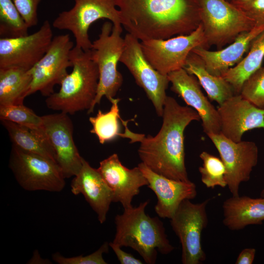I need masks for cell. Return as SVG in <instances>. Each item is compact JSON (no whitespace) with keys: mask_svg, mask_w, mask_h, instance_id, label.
Wrapping results in <instances>:
<instances>
[{"mask_svg":"<svg viewBox=\"0 0 264 264\" xmlns=\"http://www.w3.org/2000/svg\"><path fill=\"white\" fill-rule=\"evenodd\" d=\"M53 37L51 25L45 20L35 32L11 38H0V68L31 69L48 50Z\"/></svg>","mask_w":264,"mask_h":264,"instance_id":"obj_15","label":"cell"},{"mask_svg":"<svg viewBox=\"0 0 264 264\" xmlns=\"http://www.w3.org/2000/svg\"><path fill=\"white\" fill-rule=\"evenodd\" d=\"M223 223L232 231L240 230L249 225L261 224L264 221V198L232 196L222 204Z\"/></svg>","mask_w":264,"mask_h":264,"instance_id":"obj_22","label":"cell"},{"mask_svg":"<svg viewBox=\"0 0 264 264\" xmlns=\"http://www.w3.org/2000/svg\"><path fill=\"white\" fill-rule=\"evenodd\" d=\"M183 68L190 74L198 79L208 98L216 101L219 105L235 95L230 84L223 77L210 73L199 56L193 52L188 55Z\"/></svg>","mask_w":264,"mask_h":264,"instance_id":"obj_23","label":"cell"},{"mask_svg":"<svg viewBox=\"0 0 264 264\" xmlns=\"http://www.w3.org/2000/svg\"><path fill=\"white\" fill-rule=\"evenodd\" d=\"M167 76L172 84L171 90L198 113L203 132L206 134L220 133V122L217 108L204 95L197 77L183 68L170 72Z\"/></svg>","mask_w":264,"mask_h":264,"instance_id":"obj_17","label":"cell"},{"mask_svg":"<svg viewBox=\"0 0 264 264\" xmlns=\"http://www.w3.org/2000/svg\"><path fill=\"white\" fill-rule=\"evenodd\" d=\"M109 247V243L105 242L98 250L85 256L81 255L72 257H66L56 252L52 254V258L54 262L59 264H107L103 255L108 252Z\"/></svg>","mask_w":264,"mask_h":264,"instance_id":"obj_32","label":"cell"},{"mask_svg":"<svg viewBox=\"0 0 264 264\" xmlns=\"http://www.w3.org/2000/svg\"><path fill=\"white\" fill-rule=\"evenodd\" d=\"M113 194V202H119L124 209L133 207V197L148 182L137 166L130 169L122 165L116 154L100 162L97 168Z\"/></svg>","mask_w":264,"mask_h":264,"instance_id":"obj_18","label":"cell"},{"mask_svg":"<svg viewBox=\"0 0 264 264\" xmlns=\"http://www.w3.org/2000/svg\"><path fill=\"white\" fill-rule=\"evenodd\" d=\"M241 10L254 22L255 26H264V0H254Z\"/></svg>","mask_w":264,"mask_h":264,"instance_id":"obj_34","label":"cell"},{"mask_svg":"<svg viewBox=\"0 0 264 264\" xmlns=\"http://www.w3.org/2000/svg\"><path fill=\"white\" fill-rule=\"evenodd\" d=\"M256 249L253 248H246L239 253L236 264H252L255 259Z\"/></svg>","mask_w":264,"mask_h":264,"instance_id":"obj_36","label":"cell"},{"mask_svg":"<svg viewBox=\"0 0 264 264\" xmlns=\"http://www.w3.org/2000/svg\"><path fill=\"white\" fill-rule=\"evenodd\" d=\"M261 196L262 198H264V189L261 192Z\"/></svg>","mask_w":264,"mask_h":264,"instance_id":"obj_38","label":"cell"},{"mask_svg":"<svg viewBox=\"0 0 264 264\" xmlns=\"http://www.w3.org/2000/svg\"><path fill=\"white\" fill-rule=\"evenodd\" d=\"M0 119L8 120L31 130L42 129V116L23 104L0 105Z\"/></svg>","mask_w":264,"mask_h":264,"instance_id":"obj_30","label":"cell"},{"mask_svg":"<svg viewBox=\"0 0 264 264\" xmlns=\"http://www.w3.org/2000/svg\"><path fill=\"white\" fill-rule=\"evenodd\" d=\"M202 161L198 171L201 175V180L208 188L213 189L216 186L224 188L227 186L225 175L226 169L222 160L207 152L199 154Z\"/></svg>","mask_w":264,"mask_h":264,"instance_id":"obj_29","label":"cell"},{"mask_svg":"<svg viewBox=\"0 0 264 264\" xmlns=\"http://www.w3.org/2000/svg\"><path fill=\"white\" fill-rule=\"evenodd\" d=\"M120 100L119 98H112L110 101L111 106L109 111L103 112L99 110L96 116L89 118L92 126L90 132L96 135L101 144L114 139L121 133L118 108Z\"/></svg>","mask_w":264,"mask_h":264,"instance_id":"obj_27","label":"cell"},{"mask_svg":"<svg viewBox=\"0 0 264 264\" xmlns=\"http://www.w3.org/2000/svg\"><path fill=\"white\" fill-rule=\"evenodd\" d=\"M70 57L71 72L61 82L59 90L46 97L45 102L49 109L72 115L90 110L97 94L99 74L91 49L85 51L74 46Z\"/></svg>","mask_w":264,"mask_h":264,"instance_id":"obj_4","label":"cell"},{"mask_svg":"<svg viewBox=\"0 0 264 264\" xmlns=\"http://www.w3.org/2000/svg\"><path fill=\"white\" fill-rule=\"evenodd\" d=\"M199 13L208 49H220L242 33L255 26L254 22L227 0H198Z\"/></svg>","mask_w":264,"mask_h":264,"instance_id":"obj_6","label":"cell"},{"mask_svg":"<svg viewBox=\"0 0 264 264\" xmlns=\"http://www.w3.org/2000/svg\"><path fill=\"white\" fill-rule=\"evenodd\" d=\"M140 44L148 61L155 69L165 75L183 68L188 55L195 47L208 49L201 23L190 34L165 40L141 41Z\"/></svg>","mask_w":264,"mask_h":264,"instance_id":"obj_10","label":"cell"},{"mask_svg":"<svg viewBox=\"0 0 264 264\" xmlns=\"http://www.w3.org/2000/svg\"><path fill=\"white\" fill-rule=\"evenodd\" d=\"M110 247L115 253L118 261L121 264H142L141 261L135 258L130 253H127L121 249L119 245L113 242H109Z\"/></svg>","mask_w":264,"mask_h":264,"instance_id":"obj_35","label":"cell"},{"mask_svg":"<svg viewBox=\"0 0 264 264\" xmlns=\"http://www.w3.org/2000/svg\"><path fill=\"white\" fill-rule=\"evenodd\" d=\"M32 78L30 69L0 68V105L23 104Z\"/></svg>","mask_w":264,"mask_h":264,"instance_id":"obj_26","label":"cell"},{"mask_svg":"<svg viewBox=\"0 0 264 264\" xmlns=\"http://www.w3.org/2000/svg\"><path fill=\"white\" fill-rule=\"evenodd\" d=\"M149 202L148 199L137 207L125 209L122 214L115 216L116 233L112 242L121 247L132 248L146 263L154 264L158 252L167 255L175 247L170 243L161 220L146 214Z\"/></svg>","mask_w":264,"mask_h":264,"instance_id":"obj_3","label":"cell"},{"mask_svg":"<svg viewBox=\"0 0 264 264\" xmlns=\"http://www.w3.org/2000/svg\"><path fill=\"white\" fill-rule=\"evenodd\" d=\"M70 186L71 192L75 195L82 194L96 213L99 221L104 223L113 202V194L98 169L83 158L82 167Z\"/></svg>","mask_w":264,"mask_h":264,"instance_id":"obj_20","label":"cell"},{"mask_svg":"<svg viewBox=\"0 0 264 264\" xmlns=\"http://www.w3.org/2000/svg\"><path fill=\"white\" fill-rule=\"evenodd\" d=\"M42 0H13L28 27L38 23V8Z\"/></svg>","mask_w":264,"mask_h":264,"instance_id":"obj_33","label":"cell"},{"mask_svg":"<svg viewBox=\"0 0 264 264\" xmlns=\"http://www.w3.org/2000/svg\"><path fill=\"white\" fill-rule=\"evenodd\" d=\"M220 154L226 169L227 186L233 196H239L240 184L250 179L258 161L259 150L253 141L234 142L221 133L207 134Z\"/></svg>","mask_w":264,"mask_h":264,"instance_id":"obj_13","label":"cell"},{"mask_svg":"<svg viewBox=\"0 0 264 264\" xmlns=\"http://www.w3.org/2000/svg\"><path fill=\"white\" fill-rule=\"evenodd\" d=\"M0 122L7 131L12 145L24 151L39 154L57 163L55 155L42 128L39 130H31L5 120H0Z\"/></svg>","mask_w":264,"mask_h":264,"instance_id":"obj_25","label":"cell"},{"mask_svg":"<svg viewBox=\"0 0 264 264\" xmlns=\"http://www.w3.org/2000/svg\"><path fill=\"white\" fill-rule=\"evenodd\" d=\"M264 30V26L256 25L249 31L242 33L225 48L216 51L198 46L192 50L203 61L206 69L211 74L222 75L239 63L249 50L252 40Z\"/></svg>","mask_w":264,"mask_h":264,"instance_id":"obj_21","label":"cell"},{"mask_svg":"<svg viewBox=\"0 0 264 264\" xmlns=\"http://www.w3.org/2000/svg\"><path fill=\"white\" fill-rule=\"evenodd\" d=\"M254 0H230V2L234 6L242 9Z\"/></svg>","mask_w":264,"mask_h":264,"instance_id":"obj_37","label":"cell"},{"mask_svg":"<svg viewBox=\"0 0 264 264\" xmlns=\"http://www.w3.org/2000/svg\"><path fill=\"white\" fill-rule=\"evenodd\" d=\"M29 28L13 0H0V38L27 35Z\"/></svg>","mask_w":264,"mask_h":264,"instance_id":"obj_28","label":"cell"},{"mask_svg":"<svg viewBox=\"0 0 264 264\" xmlns=\"http://www.w3.org/2000/svg\"><path fill=\"white\" fill-rule=\"evenodd\" d=\"M240 94L257 107L264 109V67H260L244 82Z\"/></svg>","mask_w":264,"mask_h":264,"instance_id":"obj_31","label":"cell"},{"mask_svg":"<svg viewBox=\"0 0 264 264\" xmlns=\"http://www.w3.org/2000/svg\"><path fill=\"white\" fill-rule=\"evenodd\" d=\"M125 46L119 62L129 70L137 84L145 91L156 113L162 117L169 80L155 69L145 58L139 40L130 33L125 37Z\"/></svg>","mask_w":264,"mask_h":264,"instance_id":"obj_12","label":"cell"},{"mask_svg":"<svg viewBox=\"0 0 264 264\" xmlns=\"http://www.w3.org/2000/svg\"><path fill=\"white\" fill-rule=\"evenodd\" d=\"M122 32V25H113L111 22H106L98 39L92 42L91 58L98 66L99 78L97 94L88 114L93 112L103 96L109 101L114 98L122 85L123 77L117 70L125 46Z\"/></svg>","mask_w":264,"mask_h":264,"instance_id":"obj_5","label":"cell"},{"mask_svg":"<svg viewBox=\"0 0 264 264\" xmlns=\"http://www.w3.org/2000/svg\"><path fill=\"white\" fill-rule=\"evenodd\" d=\"M161 129L154 136L134 133L121 118L125 127L119 136L129 138L130 143H140L138 153L140 159L153 172L168 178L190 181L185 164L184 132L193 121H200L192 108L179 105L172 97L166 98Z\"/></svg>","mask_w":264,"mask_h":264,"instance_id":"obj_1","label":"cell"},{"mask_svg":"<svg viewBox=\"0 0 264 264\" xmlns=\"http://www.w3.org/2000/svg\"><path fill=\"white\" fill-rule=\"evenodd\" d=\"M138 167L148 182V186L154 193L157 201L154 210L162 218L170 219L185 199H192L197 194L196 184L192 181L171 179L150 169L143 162Z\"/></svg>","mask_w":264,"mask_h":264,"instance_id":"obj_19","label":"cell"},{"mask_svg":"<svg viewBox=\"0 0 264 264\" xmlns=\"http://www.w3.org/2000/svg\"><path fill=\"white\" fill-rule=\"evenodd\" d=\"M220 122V132L236 142L243 134L255 129H264V109H261L241 94L231 97L217 108Z\"/></svg>","mask_w":264,"mask_h":264,"instance_id":"obj_16","label":"cell"},{"mask_svg":"<svg viewBox=\"0 0 264 264\" xmlns=\"http://www.w3.org/2000/svg\"><path fill=\"white\" fill-rule=\"evenodd\" d=\"M116 6L115 0H74L73 7L60 13L52 26L58 30L69 31L74 36L75 46L89 50L92 42L88 30L93 22L106 19L113 25H122L121 12Z\"/></svg>","mask_w":264,"mask_h":264,"instance_id":"obj_8","label":"cell"},{"mask_svg":"<svg viewBox=\"0 0 264 264\" xmlns=\"http://www.w3.org/2000/svg\"><path fill=\"white\" fill-rule=\"evenodd\" d=\"M264 58V30L252 40L246 56L222 76L232 86L235 94H240L244 82L262 66Z\"/></svg>","mask_w":264,"mask_h":264,"instance_id":"obj_24","label":"cell"},{"mask_svg":"<svg viewBox=\"0 0 264 264\" xmlns=\"http://www.w3.org/2000/svg\"><path fill=\"white\" fill-rule=\"evenodd\" d=\"M9 167L19 184L27 191L59 192L65 186L66 177L56 162L13 145Z\"/></svg>","mask_w":264,"mask_h":264,"instance_id":"obj_7","label":"cell"},{"mask_svg":"<svg viewBox=\"0 0 264 264\" xmlns=\"http://www.w3.org/2000/svg\"><path fill=\"white\" fill-rule=\"evenodd\" d=\"M122 25L141 41L186 35L200 24L198 0H115Z\"/></svg>","mask_w":264,"mask_h":264,"instance_id":"obj_2","label":"cell"},{"mask_svg":"<svg viewBox=\"0 0 264 264\" xmlns=\"http://www.w3.org/2000/svg\"><path fill=\"white\" fill-rule=\"evenodd\" d=\"M210 200L194 203L185 199L170 219L171 227L181 245L183 264H200L206 259L201 236L208 222L206 209Z\"/></svg>","mask_w":264,"mask_h":264,"instance_id":"obj_9","label":"cell"},{"mask_svg":"<svg viewBox=\"0 0 264 264\" xmlns=\"http://www.w3.org/2000/svg\"><path fill=\"white\" fill-rule=\"evenodd\" d=\"M74 47L69 34L53 37L45 54L30 69L32 78L27 96L39 92L47 97L54 92V87L60 85L72 66L70 54Z\"/></svg>","mask_w":264,"mask_h":264,"instance_id":"obj_11","label":"cell"},{"mask_svg":"<svg viewBox=\"0 0 264 264\" xmlns=\"http://www.w3.org/2000/svg\"><path fill=\"white\" fill-rule=\"evenodd\" d=\"M42 130L52 150L57 163L66 178L80 171L83 157L73 139V125L68 114L60 112L42 116Z\"/></svg>","mask_w":264,"mask_h":264,"instance_id":"obj_14","label":"cell"}]
</instances>
